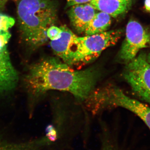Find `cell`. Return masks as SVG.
Listing matches in <instances>:
<instances>
[{"instance_id":"obj_2","label":"cell","mask_w":150,"mask_h":150,"mask_svg":"<svg viewBox=\"0 0 150 150\" xmlns=\"http://www.w3.org/2000/svg\"><path fill=\"white\" fill-rule=\"evenodd\" d=\"M17 16L21 40L33 49L48 40L47 30L57 21V6L51 0H20Z\"/></svg>"},{"instance_id":"obj_4","label":"cell","mask_w":150,"mask_h":150,"mask_svg":"<svg viewBox=\"0 0 150 150\" xmlns=\"http://www.w3.org/2000/svg\"><path fill=\"white\" fill-rule=\"evenodd\" d=\"M121 30H115L84 37H78L66 64L80 68L93 62L108 47L114 46L121 38Z\"/></svg>"},{"instance_id":"obj_16","label":"cell","mask_w":150,"mask_h":150,"mask_svg":"<svg viewBox=\"0 0 150 150\" xmlns=\"http://www.w3.org/2000/svg\"><path fill=\"white\" fill-rule=\"evenodd\" d=\"M144 8L147 11L150 12V0H145Z\"/></svg>"},{"instance_id":"obj_13","label":"cell","mask_w":150,"mask_h":150,"mask_svg":"<svg viewBox=\"0 0 150 150\" xmlns=\"http://www.w3.org/2000/svg\"><path fill=\"white\" fill-rule=\"evenodd\" d=\"M62 30L61 28L53 25L48 28L47 31V36L51 40H58L61 37Z\"/></svg>"},{"instance_id":"obj_14","label":"cell","mask_w":150,"mask_h":150,"mask_svg":"<svg viewBox=\"0 0 150 150\" xmlns=\"http://www.w3.org/2000/svg\"><path fill=\"white\" fill-rule=\"evenodd\" d=\"M99 150H118L113 144L107 139H103Z\"/></svg>"},{"instance_id":"obj_7","label":"cell","mask_w":150,"mask_h":150,"mask_svg":"<svg viewBox=\"0 0 150 150\" xmlns=\"http://www.w3.org/2000/svg\"><path fill=\"white\" fill-rule=\"evenodd\" d=\"M11 37L9 30H0V92L13 89L18 80L8 50L7 44Z\"/></svg>"},{"instance_id":"obj_11","label":"cell","mask_w":150,"mask_h":150,"mask_svg":"<svg viewBox=\"0 0 150 150\" xmlns=\"http://www.w3.org/2000/svg\"><path fill=\"white\" fill-rule=\"evenodd\" d=\"M103 12L96 13L85 30V35H90L106 31L111 23V17Z\"/></svg>"},{"instance_id":"obj_17","label":"cell","mask_w":150,"mask_h":150,"mask_svg":"<svg viewBox=\"0 0 150 150\" xmlns=\"http://www.w3.org/2000/svg\"><path fill=\"white\" fill-rule=\"evenodd\" d=\"M8 0H0V9L4 7Z\"/></svg>"},{"instance_id":"obj_5","label":"cell","mask_w":150,"mask_h":150,"mask_svg":"<svg viewBox=\"0 0 150 150\" xmlns=\"http://www.w3.org/2000/svg\"><path fill=\"white\" fill-rule=\"evenodd\" d=\"M123 76L133 91L147 102L150 96V64L144 54L127 63Z\"/></svg>"},{"instance_id":"obj_12","label":"cell","mask_w":150,"mask_h":150,"mask_svg":"<svg viewBox=\"0 0 150 150\" xmlns=\"http://www.w3.org/2000/svg\"><path fill=\"white\" fill-rule=\"evenodd\" d=\"M48 146L46 138L21 143H9L0 139V150H40Z\"/></svg>"},{"instance_id":"obj_18","label":"cell","mask_w":150,"mask_h":150,"mask_svg":"<svg viewBox=\"0 0 150 150\" xmlns=\"http://www.w3.org/2000/svg\"><path fill=\"white\" fill-rule=\"evenodd\" d=\"M147 59L148 62L150 64V53L148 55L147 57Z\"/></svg>"},{"instance_id":"obj_8","label":"cell","mask_w":150,"mask_h":150,"mask_svg":"<svg viewBox=\"0 0 150 150\" xmlns=\"http://www.w3.org/2000/svg\"><path fill=\"white\" fill-rule=\"evenodd\" d=\"M71 7L69 16L71 24L78 33H83L96 13V10L89 3Z\"/></svg>"},{"instance_id":"obj_10","label":"cell","mask_w":150,"mask_h":150,"mask_svg":"<svg viewBox=\"0 0 150 150\" xmlns=\"http://www.w3.org/2000/svg\"><path fill=\"white\" fill-rule=\"evenodd\" d=\"M133 0H91L89 3L96 10L117 17L130 9Z\"/></svg>"},{"instance_id":"obj_9","label":"cell","mask_w":150,"mask_h":150,"mask_svg":"<svg viewBox=\"0 0 150 150\" xmlns=\"http://www.w3.org/2000/svg\"><path fill=\"white\" fill-rule=\"evenodd\" d=\"M60 28L62 31L61 37L58 40H51V46L54 54L65 63L74 46L78 36L66 26Z\"/></svg>"},{"instance_id":"obj_1","label":"cell","mask_w":150,"mask_h":150,"mask_svg":"<svg viewBox=\"0 0 150 150\" xmlns=\"http://www.w3.org/2000/svg\"><path fill=\"white\" fill-rule=\"evenodd\" d=\"M101 75L100 70L92 67L75 70L59 58L49 57L30 67L25 79L28 92L40 96L50 90L67 91L78 101L86 100L93 91Z\"/></svg>"},{"instance_id":"obj_19","label":"cell","mask_w":150,"mask_h":150,"mask_svg":"<svg viewBox=\"0 0 150 150\" xmlns=\"http://www.w3.org/2000/svg\"><path fill=\"white\" fill-rule=\"evenodd\" d=\"M147 102L149 103H150V96L149 98V99H148Z\"/></svg>"},{"instance_id":"obj_15","label":"cell","mask_w":150,"mask_h":150,"mask_svg":"<svg viewBox=\"0 0 150 150\" xmlns=\"http://www.w3.org/2000/svg\"><path fill=\"white\" fill-rule=\"evenodd\" d=\"M91 1V0H67V1L68 5L71 7L75 5L89 3Z\"/></svg>"},{"instance_id":"obj_3","label":"cell","mask_w":150,"mask_h":150,"mask_svg":"<svg viewBox=\"0 0 150 150\" xmlns=\"http://www.w3.org/2000/svg\"><path fill=\"white\" fill-rule=\"evenodd\" d=\"M86 101L94 113L109 107L126 108L139 116L150 129V107L129 97L117 87L107 86L93 91Z\"/></svg>"},{"instance_id":"obj_6","label":"cell","mask_w":150,"mask_h":150,"mask_svg":"<svg viewBox=\"0 0 150 150\" xmlns=\"http://www.w3.org/2000/svg\"><path fill=\"white\" fill-rule=\"evenodd\" d=\"M150 46V33L139 23L130 20L126 28V37L118 54L119 59L128 63L141 50Z\"/></svg>"}]
</instances>
